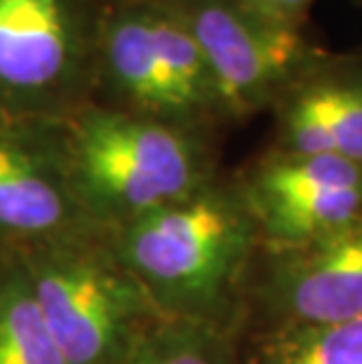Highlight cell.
<instances>
[{
	"mask_svg": "<svg viewBox=\"0 0 362 364\" xmlns=\"http://www.w3.org/2000/svg\"><path fill=\"white\" fill-rule=\"evenodd\" d=\"M59 141L80 212L109 230L217 176L210 136L120 108H80L59 129Z\"/></svg>",
	"mask_w": 362,
	"mask_h": 364,
	"instance_id": "2",
	"label": "cell"
},
{
	"mask_svg": "<svg viewBox=\"0 0 362 364\" xmlns=\"http://www.w3.org/2000/svg\"><path fill=\"white\" fill-rule=\"evenodd\" d=\"M210 66L228 120L271 111L287 85L325 48L271 19L252 0H165Z\"/></svg>",
	"mask_w": 362,
	"mask_h": 364,
	"instance_id": "5",
	"label": "cell"
},
{
	"mask_svg": "<svg viewBox=\"0 0 362 364\" xmlns=\"http://www.w3.org/2000/svg\"><path fill=\"white\" fill-rule=\"evenodd\" d=\"M362 315V223L292 250H264L254 263L243 327H322Z\"/></svg>",
	"mask_w": 362,
	"mask_h": 364,
	"instance_id": "7",
	"label": "cell"
},
{
	"mask_svg": "<svg viewBox=\"0 0 362 364\" xmlns=\"http://www.w3.org/2000/svg\"><path fill=\"white\" fill-rule=\"evenodd\" d=\"M271 19L292 28H306L315 0H252Z\"/></svg>",
	"mask_w": 362,
	"mask_h": 364,
	"instance_id": "14",
	"label": "cell"
},
{
	"mask_svg": "<svg viewBox=\"0 0 362 364\" xmlns=\"http://www.w3.org/2000/svg\"><path fill=\"white\" fill-rule=\"evenodd\" d=\"M122 364H245L240 329L191 320H160Z\"/></svg>",
	"mask_w": 362,
	"mask_h": 364,
	"instance_id": "13",
	"label": "cell"
},
{
	"mask_svg": "<svg viewBox=\"0 0 362 364\" xmlns=\"http://www.w3.org/2000/svg\"><path fill=\"white\" fill-rule=\"evenodd\" d=\"M356 3H358V5H362V0H356Z\"/></svg>",
	"mask_w": 362,
	"mask_h": 364,
	"instance_id": "15",
	"label": "cell"
},
{
	"mask_svg": "<svg viewBox=\"0 0 362 364\" xmlns=\"http://www.w3.org/2000/svg\"><path fill=\"white\" fill-rule=\"evenodd\" d=\"M264 250H292L362 223V165L268 149L238 176Z\"/></svg>",
	"mask_w": 362,
	"mask_h": 364,
	"instance_id": "6",
	"label": "cell"
},
{
	"mask_svg": "<svg viewBox=\"0 0 362 364\" xmlns=\"http://www.w3.org/2000/svg\"><path fill=\"white\" fill-rule=\"evenodd\" d=\"M0 364H68L14 250H0Z\"/></svg>",
	"mask_w": 362,
	"mask_h": 364,
	"instance_id": "11",
	"label": "cell"
},
{
	"mask_svg": "<svg viewBox=\"0 0 362 364\" xmlns=\"http://www.w3.org/2000/svg\"><path fill=\"white\" fill-rule=\"evenodd\" d=\"M14 252L68 364H122L163 317L118 257L109 228L87 223Z\"/></svg>",
	"mask_w": 362,
	"mask_h": 364,
	"instance_id": "3",
	"label": "cell"
},
{
	"mask_svg": "<svg viewBox=\"0 0 362 364\" xmlns=\"http://www.w3.org/2000/svg\"><path fill=\"white\" fill-rule=\"evenodd\" d=\"M99 64L115 108L212 136L228 122L210 66L165 0H137L109 19Z\"/></svg>",
	"mask_w": 362,
	"mask_h": 364,
	"instance_id": "4",
	"label": "cell"
},
{
	"mask_svg": "<svg viewBox=\"0 0 362 364\" xmlns=\"http://www.w3.org/2000/svg\"><path fill=\"white\" fill-rule=\"evenodd\" d=\"M245 364H362V315L322 327L252 331Z\"/></svg>",
	"mask_w": 362,
	"mask_h": 364,
	"instance_id": "12",
	"label": "cell"
},
{
	"mask_svg": "<svg viewBox=\"0 0 362 364\" xmlns=\"http://www.w3.org/2000/svg\"><path fill=\"white\" fill-rule=\"evenodd\" d=\"M273 151L362 165V52L325 50L273 104Z\"/></svg>",
	"mask_w": 362,
	"mask_h": 364,
	"instance_id": "10",
	"label": "cell"
},
{
	"mask_svg": "<svg viewBox=\"0 0 362 364\" xmlns=\"http://www.w3.org/2000/svg\"><path fill=\"white\" fill-rule=\"evenodd\" d=\"M111 233L118 257L163 317L243 331L261 235L235 179L217 174Z\"/></svg>",
	"mask_w": 362,
	"mask_h": 364,
	"instance_id": "1",
	"label": "cell"
},
{
	"mask_svg": "<svg viewBox=\"0 0 362 364\" xmlns=\"http://www.w3.org/2000/svg\"><path fill=\"white\" fill-rule=\"evenodd\" d=\"M68 183L59 129L0 118V250L87 226Z\"/></svg>",
	"mask_w": 362,
	"mask_h": 364,
	"instance_id": "9",
	"label": "cell"
},
{
	"mask_svg": "<svg viewBox=\"0 0 362 364\" xmlns=\"http://www.w3.org/2000/svg\"><path fill=\"white\" fill-rule=\"evenodd\" d=\"M68 0H0V106L21 115L59 111L78 90L85 48Z\"/></svg>",
	"mask_w": 362,
	"mask_h": 364,
	"instance_id": "8",
	"label": "cell"
}]
</instances>
